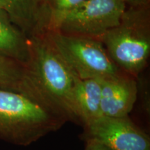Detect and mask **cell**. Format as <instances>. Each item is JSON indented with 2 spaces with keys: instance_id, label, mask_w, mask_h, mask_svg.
<instances>
[{
  "instance_id": "cell-10",
  "label": "cell",
  "mask_w": 150,
  "mask_h": 150,
  "mask_svg": "<svg viewBox=\"0 0 150 150\" xmlns=\"http://www.w3.org/2000/svg\"><path fill=\"white\" fill-rule=\"evenodd\" d=\"M102 79L77 78L74 86V101L82 126L102 117L101 97Z\"/></svg>"
},
{
  "instance_id": "cell-4",
  "label": "cell",
  "mask_w": 150,
  "mask_h": 150,
  "mask_svg": "<svg viewBox=\"0 0 150 150\" xmlns=\"http://www.w3.org/2000/svg\"><path fill=\"white\" fill-rule=\"evenodd\" d=\"M45 34L79 79H106L122 74L99 39L56 31H47Z\"/></svg>"
},
{
  "instance_id": "cell-5",
  "label": "cell",
  "mask_w": 150,
  "mask_h": 150,
  "mask_svg": "<svg viewBox=\"0 0 150 150\" xmlns=\"http://www.w3.org/2000/svg\"><path fill=\"white\" fill-rule=\"evenodd\" d=\"M126 9L120 0H86L62 15L48 31L99 39L120 23Z\"/></svg>"
},
{
  "instance_id": "cell-2",
  "label": "cell",
  "mask_w": 150,
  "mask_h": 150,
  "mask_svg": "<svg viewBox=\"0 0 150 150\" xmlns=\"http://www.w3.org/2000/svg\"><path fill=\"white\" fill-rule=\"evenodd\" d=\"M67 120L25 94L0 88V140L28 146L61 128Z\"/></svg>"
},
{
  "instance_id": "cell-3",
  "label": "cell",
  "mask_w": 150,
  "mask_h": 150,
  "mask_svg": "<svg viewBox=\"0 0 150 150\" xmlns=\"http://www.w3.org/2000/svg\"><path fill=\"white\" fill-rule=\"evenodd\" d=\"M99 40L120 70L137 76L146 66L150 54L149 6L127 7L120 23Z\"/></svg>"
},
{
  "instance_id": "cell-8",
  "label": "cell",
  "mask_w": 150,
  "mask_h": 150,
  "mask_svg": "<svg viewBox=\"0 0 150 150\" xmlns=\"http://www.w3.org/2000/svg\"><path fill=\"white\" fill-rule=\"evenodd\" d=\"M7 13L28 38L45 34L47 23L42 0H4Z\"/></svg>"
},
{
  "instance_id": "cell-15",
  "label": "cell",
  "mask_w": 150,
  "mask_h": 150,
  "mask_svg": "<svg viewBox=\"0 0 150 150\" xmlns=\"http://www.w3.org/2000/svg\"><path fill=\"white\" fill-rule=\"evenodd\" d=\"M0 9H4L7 12V5L4 0H0Z\"/></svg>"
},
{
  "instance_id": "cell-6",
  "label": "cell",
  "mask_w": 150,
  "mask_h": 150,
  "mask_svg": "<svg viewBox=\"0 0 150 150\" xmlns=\"http://www.w3.org/2000/svg\"><path fill=\"white\" fill-rule=\"evenodd\" d=\"M81 138L106 145L111 150H150L149 136L128 117L102 116L83 127Z\"/></svg>"
},
{
  "instance_id": "cell-14",
  "label": "cell",
  "mask_w": 150,
  "mask_h": 150,
  "mask_svg": "<svg viewBox=\"0 0 150 150\" xmlns=\"http://www.w3.org/2000/svg\"><path fill=\"white\" fill-rule=\"evenodd\" d=\"M85 150H111L106 145L102 143L93 141L86 142V147Z\"/></svg>"
},
{
  "instance_id": "cell-13",
  "label": "cell",
  "mask_w": 150,
  "mask_h": 150,
  "mask_svg": "<svg viewBox=\"0 0 150 150\" xmlns=\"http://www.w3.org/2000/svg\"><path fill=\"white\" fill-rule=\"evenodd\" d=\"M125 4L127 7H146L149 6L150 0H120Z\"/></svg>"
},
{
  "instance_id": "cell-9",
  "label": "cell",
  "mask_w": 150,
  "mask_h": 150,
  "mask_svg": "<svg viewBox=\"0 0 150 150\" xmlns=\"http://www.w3.org/2000/svg\"><path fill=\"white\" fill-rule=\"evenodd\" d=\"M0 55L24 65L30 58L29 38L4 9H0Z\"/></svg>"
},
{
  "instance_id": "cell-7",
  "label": "cell",
  "mask_w": 150,
  "mask_h": 150,
  "mask_svg": "<svg viewBox=\"0 0 150 150\" xmlns=\"http://www.w3.org/2000/svg\"><path fill=\"white\" fill-rule=\"evenodd\" d=\"M138 86L131 76H119L102 79L101 110L104 117H128L136 102Z\"/></svg>"
},
{
  "instance_id": "cell-1",
  "label": "cell",
  "mask_w": 150,
  "mask_h": 150,
  "mask_svg": "<svg viewBox=\"0 0 150 150\" xmlns=\"http://www.w3.org/2000/svg\"><path fill=\"white\" fill-rule=\"evenodd\" d=\"M28 79L41 100L66 120L82 125L74 101L78 76L62 59L45 34L30 37Z\"/></svg>"
},
{
  "instance_id": "cell-11",
  "label": "cell",
  "mask_w": 150,
  "mask_h": 150,
  "mask_svg": "<svg viewBox=\"0 0 150 150\" xmlns=\"http://www.w3.org/2000/svg\"><path fill=\"white\" fill-rule=\"evenodd\" d=\"M0 88L25 94L43 103L29 82L25 65L1 55Z\"/></svg>"
},
{
  "instance_id": "cell-12",
  "label": "cell",
  "mask_w": 150,
  "mask_h": 150,
  "mask_svg": "<svg viewBox=\"0 0 150 150\" xmlns=\"http://www.w3.org/2000/svg\"><path fill=\"white\" fill-rule=\"evenodd\" d=\"M86 0H42L47 23V32L57 19ZM46 32V33H47Z\"/></svg>"
}]
</instances>
